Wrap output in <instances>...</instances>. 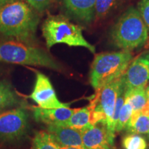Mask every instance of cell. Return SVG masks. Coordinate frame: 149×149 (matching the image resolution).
<instances>
[{
  "label": "cell",
  "mask_w": 149,
  "mask_h": 149,
  "mask_svg": "<svg viewBox=\"0 0 149 149\" xmlns=\"http://www.w3.org/2000/svg\"><path fill=\"white\" fill-rule=\"evenodd\" d=\"M38 13H43L53 3L54 0H25Z\"/></svg>",
  "instance_id": "cell-22"
},
{
  "label": "cell",
  "mask_w": 149,
  "mask_h": 149,
  "mask_svg": "<svg viewBox=\"0 0 149 149\" xmlns=\"http://www.w3.org/2000/svg\"><path fill=\"white\" fill-rule=\"evenodd\" d=\"M133 60L131 51L107 52L95 56L90 71V83L95 90L124 75Z\"/></svg>",
  "instance_id": "cell-5"
},
{
  "label": "cell",
  "mask_w": 149,
  "mask_h": 149,
  "mask_svg": "<svg viewBox=\"0 0 149 149\" xmlns=\"http://www.w3.org/2000/svg\"><path fill=\"white\" fill-rule=\"evenodd\" d=\"M137 8L148 29L149 35V0H139Z\"/></svg>",
  "instance_id": "cell-23"
},
{
  "label": "cell",
  "mask_w": 149,
  "mask_h": 149,
  "mask_svg": "<svg viewBox=\"0 0 149 149\" xmlns=\"http://www.w3.org/2000/svg\"><path fill=\"white\" fill-rule=\"evenodd\" d=\"M60 149H86L84 147H61Z\"/></svg>",
  "instance_id": "cell-26"
},
{
  "label": "cell",
  "mask_w": 149,
  "mask_h": 149,
  "mask_svg": "<svg viewBox=\"0 0 149 149\" xmlns=\"http://www.w3.org/2000/svg\"><path fill=\"white\" fill-rule=\"evenodd\" d=\"M47 132L61 147H84L79 130L66 126L48 125Z\"/></svg>",
  "instance_id": "cell-12"
},
{
  "label": "cell",
  "mask_w": 149,
  "mask_h": 149,
  "mask_svg": "<svg viewBox=\"0 0 149 149\" xmlns=\"http://www.w3.org/2000/svg\"><path fill=\"white\" fill-rule=\"evenodd\" d=\"M16 1H19V0H0V7Z\"/></svg>",
  "instance_id": "cell-25"
},
{
  "label": "cell",
  "mask_w": 149,
  "mask_h": 149,
  "mask_svg": "<svg viewBox=\"0 0 149 149\" xmlns=\"http://www.w3.org/2000/svg\"><path fill=\"white\" fill-rule=\"evenodd\" d=\"M124 81V74L112 82L95 91V94L88 106L91 113V125L106 123L111 146H114L115 130L113 115L115 102L120 86Z\"/></svg>",
  "instance_id": "cell-6"
},
{
  "label": "cell",
  "mask_w": 149,
  "mask_h": 149,
  "mask_svg": "<svg viewBox=\"0 0 149 149\" xmlns=\"http://www.w3.org/2000/svg\"><path fill=\"white\" fill-rule=\"evenodd\" d=\"M86 149H109V133L106 123H98L81 131Z\"/></svg>",
  "instance_id": "cell-11"
},
{
  "label": "cell",
  "mask_w": 149,
  "mask_h": 149,
  "mask_svg": "<svg viewBox=\"0 0 149 149\" xmlns=\"http://www.w3.org/2000/svg\"><path fill=\"white\" fill-rule=\"evenodd\" d=\"M33 117L37 122L46 125H61L73 114L75 109L68 107L58 109H43L39 107H32Z\"/></svg>",
  "instance_id": "cell-13"
},
{
  "label": "cell",
  "mask_w": 149,
  "mask_h": 149,
  "mask_svg": "<svg viewBox=\"0 0 149 149\" xmlns=\"http://www.w3.org/2000/svg\"><path fill=\"white\" fill-rule=\"evenodd\" d=\"M90 119L91 113L88 108L87 107L81 108V109H75V111L71 115V117L61 125L69 126L74 129L82 131L83 130L91 126Z\"/></svg>",
  "instance_id": "cell-14"
},
{
  "label": "cell",
  "mask_w": 149,
  "mask_h": 149,
  "mask_svg": "<svg viewBox=\"0 0 149 149\" xmlns=\"http://www.w3.org/2000/svg\"><path fill=\"white\" fill-rule=\"evenodd\" d=\"M53 137L47 131H39L35 134L32 141L31 149H60Z\"/></svg>",
  "instance_id": "cell-19"
},
{
  "label": "cell",
  "mask_w": 149,
  "mask_h": 149,
  "mask_svg": "<svg viewBox=\"0 0 149 149\" xmlns=\"http://www.w3.org/2000/svg\"><path fill=\"white\" fill-rule=\"evenodd\" d=\"M42 35L47 48L58 44L69 46L84 47L91 53H95V47L85 39L82 28L72 23L66 17L48 15L42 25Z\"/></svg>",
  "instance_id": "cell-4"
},
{
  "label": "cell",
  "mask_w": 149,
  "mask_h": 149,
  "mask_svg": "<svg viewBox=\"0 0 149 149\" xmlns=\"http://www.w3.org/2000/svg\"><path fill=\"white\" fill-rule=\"evenodd\" d=\"M67 13L77 21L89 25L95 21L97 0H61Z\"/></svg>",
  "instance_id": "cell-10"
},
{
  "label": "cell",
  "mask_w": 149,
  "mask_h": 149,
  "mask_svg": "<svg viewBox=\"0 0 149 149\" xmlns=\"http://www.w3.org/2000/svg\"><path fill=\"white\" fill-rule=\"evenodd\" d=\"M133 113V110L130 104L127 102H124V105L121 109L120 115H119L116 128H115V132H120L121 130L125 129Z\"/></svg>",
  "instance_id": "cell-21"
},
{
  "label": "cell",
  "mask_w": 149,
  "mask_h": 149,
  "mask_svg": "<svg viewBox=\"0 0 149 149\" xmlns=\"http://www.w3.org/2000/svg\"><path fill=\"white\" fill-rule=\"evenodd\" d=\"M26 1L19 0L0 7V35L34 44L40 16Z\"/></svg>",
  "instance_id": "cell-1"
},
{
  "label": "cell",
  "mask_w": 149,
  "mask_h": 149,
  "mask_svg": "<svg viewBox=\"0 0 149 149\" xmlns=\"http://www.w3.org/2000/svg\"><path fill=\"white\" fill-rule=\"evenodd\" d=\"M109 149H117L115 148V147H114V146H110Z\"/></svg>",
  "instance_id": "cell-28"
},
{
  "label": "cell",
  "mask_w": 149,
  "mask_h": 149,
  "mask_svg": "<svg viewBox=\"0 0 149 149\" xmlns=\"http://www.w3.org/2000/svg\"><path fill=\"white\" fill-rule=\"evenodd\" d=\"M141 114L146 115V116H149V102L147 101L146 104H145V106L143 107V109L141 111Z\"/></svg>",
  "instance_id": "cell-24"
},
{
  "label": "cell",
  "mask_w": 149,
  "mask_h": 149,
  "mask_svg": "<svg viewBox=\"0 0 149 149\" xmlns=\"http://www.w3.org/2000/svg\"><path fill=\"white\" fill-rule=\"evenodd\" d=\"M29 97L38 105L37 107L43 109L69 107V104L62 103L58 100L49 78L42 72H37L34 88Z\"/></svg>",
  "instance_id": "cell-8"
},
{
  "label": "cell",
  "mask_w": 149,
  "mask_h": 149,
  "mask_svg": "<svg viewBox=\"0 0 149 149\" xmlns=\"http://www.w3.org/2000/svg\"><path fill=\"white\" fill-rule=\"evenodd\" d=\"M124 149H146V139L137 134H130L124 136L122 139Z\"/></svg>",
  "instance_id": "cell-20"
},
{
  "label": "cell",
  "mask_w": 149,
  "mask_h": 149,
  "mask_svg": "<svg viewBox=\"0 0 149 149\" xmlns=\"http://www.w3.org/2000/svg\"><path fill=\"white\" fill-rule=\"evenodd\" d=\"M126 0H97L95 21H101L115 13Z\"/></svg>",
  "instance_id": "cell-16"
},
{
  "label": "cell",
  "mask_w": 149,
  "mask_h": 149,
  "mask_svg": "<svg viewBox=\"0 0 149 149\" xmlns=\"http://www.w3.org/2000/svg\"><path fill=\"white\" fill-rule=\"evenodd\" d=\"M149 81V51L132 60L124 74L126 89L146 87Z\"/></svg>",
  "instance_id": "cell-9"
},
{
  "label": "cell",
  "mask_w": 149,
  "mask_h": 149,
  "mask_svg": "<svg viewBox=\"0 0 149 149\" xmlns=\"http://www.w3.org/2000/svg\"><path fill=\"white\" fill-rule=\"evenodd\" d=\"M125 102L130 104L133 111H141L147 102L146 87L126 89Z\"/></svg>",
  "instance_id": "cell-18"
},
{
  "label": "cell",
  "mask_w": 149,
  "mask_h": 149,
  "mask_svg": "<svg viewBox=\"0 0 149 149\" xmlns=\"http://www.w3.org/2000/svg\"><path fill=\"white\" fill-rule=\"evenodd\" d=\"M28 114L23 108L0 112V138L15 140L26 133Z\"/></svg>",
  "instance_id": "cell-7"
},
{
  "label": "cell",
  "mask_w": 149,
  "mask_h": 149,
  "mask_svg": "<svg viewBox=\"0 0 149 149\" xmlns=\"http://www.w3.org/2000/svg\"><path fill=\"white\" fill-rule=\"evenodd\" d=\"M110 38L115 47L132 51L142 47L149 38L148 29L137 8H128L113 24Z\"/></svg>",
  "instance_id": "cell-3"
},
{
  "label": "cell",
  "mask_w": 149,
  "mask_h": 149,
  "mask_svg": "<svg viewBox=\"0 0 149 149\" xmlns=\"http://www.w3.org/2000/svg\"><path fill=\"white\" fill-rule=\"evenodd\" d=\"M18 103L19 100L10 84L5 79L0 81V112Z\"/></svg>",
  "instance_id": "cell-17"
},
{
  "label": "cell",
  "mask_w": 149,
  "mask_h": 149,
  "mask_svg": "<svg viewBox=\"0 0 149 149\" xmlns=\"http://www.w3.org/2000/svg\"><path fill=\"white\" fill-rule=\"evenodd\" d=\"M146 97H147V101L149 102V86L146 88Z\"/></svg>",
  "instance_id": "cell-27"
},
{
  "label": "cell",
  "mask_w": 149,
  "mask_h": 149,
  "mask_svg": "<svg viewBox=\"0 0 149 149\" xmlns=\"http://www.w3.org/2000/svg\"><path fill=\"white\" fill-rule=\"evenodd\" d=\"M0 61L61 70L59 63L42 48L10 37L0 38Z\"/></svg>",
  "instance_id": "cell-2"
},
{
  "label": "cell",
  "mask_w": 149,
  "mask_h": 149,
  "mask_svg": "<svg viewBox=\"0 0 149 149\" xmlns=\"http://www.w3.org/2000/svg\"><path fill=\"white\" fill-rule=\"evenodd\" d=\"M126 129L132 134L149 135V116L141 114V111H133Z\"/></svg>",
  "instance_id": "cell-15"
}]
</instances>
